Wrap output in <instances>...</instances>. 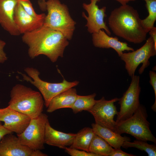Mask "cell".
Listing matches in <instances>:
<instances>
[{
    "mask_svg": "<svg viewBox=\"0 0 156 156\" xmlns=\"http://www.w3.org/2000/svg\"><path fill=\"white\" fill-rule=\"evenodd\" d=\"M10 96L8 107L31 119L37 117L42 113L44 101L40 92L18 84L12 87Z\"/></svg>",
    "mask_w": 156,
    "mask_h": 156,
    "instance_id": "3957f363",
    "label": "cell"
},
{
    "mask_svg": "<svg viewBox=\"0 0 156 156\" xmlns=\"http://www.w3.org/2000/svg\"><path fill=\"white\" fill-rule=\"evenodd\" d=\"M24 70L29 77L21 73L23 79L30 82L39 90L44 100V105L47 108L53 97L67 89L77 86L79 83L78 81L69 82L64 78L60 83H50L42 80L39 77L40 72L35 68L27 67L25 68Z\"/></svg>",
    "mask_w": 156,
    "mask_h": 156,
    "instance_id": "8992f818",
    "label": "cell"
},
{
    "mask_svg": "<svg viewBox=\"0 0 156 156\" xmlns=\"http://www.w3.org/2000/svg\"><path fill=\"white\" fill-rule=\"evenodd\" d=\"M46 15L41 14L38 17L27 14L18 2L14 10V19L16 26L20 34H24L35 30L43 25Z\"/></svg>",
    "mask_w": 156,
    "mask_h": 156,
    "instance_id": "5bb4252c",
    "label": "cell"
},
{
    "mask_svg": "<svg viewBox=\"0 0 156 156\" xmlns=\"http://www.w3.org/2000/svg\"><path fill=\"white\" fill-rule=\"evenodd\" d=\"M76 134L66 133L56 130L47 121L45 127L44 143L48 145L65 149L72 144Z\"/></svg>",
    "mask_w": 156,
    "mask_h": 156,
    "instance_id": "e0dca14e",
    "label": "cell"
},
{
    "mask_svg": "<svg viewBox=\"0 0 156 156\" xmlns=\"http://www.w3.org/2000/svg\"><path fill=\"white\" fill-rule=\"evenodd\" d=\"M131 77L129 86L118 101L120 109L116 115V122L131 117L140 105L139 101L141 91L140 77L134 75Z\"/></svg>",
    "mask_w": 156,
    "mask_h": 156,
    "instance_id": "9c48e42d",
    "label": "cell"
},
{
    "mask_svg": "<svg viewBox=\"0 0 156 156\" xmlns=\"http://www.w3.org/2000/svg\"><path fill=\"white\" fill-rule=\"evenodd\" d=\"M46 0H38V4L40 9L42 11L46 10Z\"/></svg>",
    "mask_w": 156,
    "mask_h": 156,
    "instance_id": "1f68e13d",
    "label": "cell"
},
{
    "mask_svg": "<svg viewBox=\"0 0 156 156\" xmlns=\"http://www.w3.org/2000/svg\"><path fill=\"white\" fill-rule=\"evenodd\" d=\"M94 133L101 137L115 149H120L124 142L130 141V138L120 134L95 123L91 125Z\"/></svg>",
    "mask_w": 156,
    "mask_h": 156,
    "instance_id": "d6986e66",
    "label": "cell"
},
{
    "mask_svg": "<svg viewBox=\"0 0 156 156\" xmlns=\"http://www.w3.org/2000/svg\"><path fill=\"white\" fill-rule=\"evenodd\" d=\"M148 15L145 19L141 20V25L147 33L154 27L156 20V0H144Z\"/></svg>",
    "mask_w": 156,
    "mask_h": 156,
    "instance_id": "603a6c76",
    "label": "cell"
},
{
    "mask_svg": "<svg viewBox=\"0 0 156 156\" xmlns=\"http://www.w3.org/2000/svg\"><path fill=\"white\" fill-rule=\"evenodd\" d=\"M95 93L87 96L77 95V98L71 109L73 112L77 114L83 110L89 112L93 107L97 101L95 98Z\"/></svg>",
    "mask_w": 156,
    "mask_h": 156,
    "instance_id": "7402d4cb",
    "label": "cell"
},
{
    "mask_svg": "<svg viewBox=\"0 0 156 156\" xmlns=\"http://www.w3.org/2000/svg\"><path fill=\"white\" fill-rule=\"evenodd\" d=\"M89 4L84 3L83 4V8L87 12V16L84 12L82 15L87 21L85 26L90 33L98 32L101 29H104L108 35H111V32L104 21V18L106 16L105 12L106 7H103L99 8L96 4L100 0H90Z\"/></svg>",
    "mask_w": 156,
    "mask_h": 156,
    "instance_id": "8fae6325",
    "label": "cell"
},
{
    "mask_svg": "<svg viewBox=\"0 0 156 156\" xmlns=\"http://www.w3.org/2000/svg\"><path fill=\"white\" fill-rule=\"evenodd\" d=\"M19 2L25 11L29 14L35 17L40 16L41 14H37L35 12L29 0H19Z\"/></svg>",
    "mask_w": 156,
    "mask_h": 156,
    "instance_id": "d4e9b609",
    "label": "cell"
},
{
    "mask_svg": "<svg viewBox=\"0 0 156 156\" xmlns=\"http://www.w3.org/2000/svg\"><path fill=\"white\" fill-rule=\"evenodd\" d=\"M95 134L92 128H83L76 134L70 147L89 152L90 143Z\"/></svg>",
    "mask_w": 156,
    "mask_h": 156,
    "instance_id": "ffe728a7",
    "label": "cell"
},
{
    "mask_svg": "<svg viewBox=\"0 0 156 156\" xmlns=\"http://www.w3.org/2000/svg\"><path fill=\"white\" fill-rule=\"evenodd\" d=\"M23 42L28 47L29 57L34 59L44 55L52 62L62 57L68 40L60 32L43 25L31 32L23 34Z\"/></svg>",
    "mask_w": 156,
    "mask_h": 156,
    "instance_id": "6da1fadb",
    "label": "cell"
},
{
    "mask_svg": "<svg viewBox=\"0 0 156 156\" xmlns=\"http://www.w3.org/2000/svg\"><path fill=\"white\" fill-rule=\"evenodd\" d=\"M77 95L75 88H71L63 91L51 99L47 107V112L51 113L61 108H71Z\"/></svg>",
    "mask_w": 156,
    "mask_h": 156,
    "instance_id": "ac0fdd59",
    "label": "cell"
},
{
    "mask_svg": "<svg viewBox=\"0 0 156 156\" xmlns=\"http://www.w3.org/2000/svg\"><path fill=\"white\" fill-rule=\"evenodd\" d=\"M149 34L153 39L155 47H156V27H153L149 31Z\"/></svg>",
    "mask_w": 156,
    "mask_h": 156,
    "instance_id": "4dcf8cb0",
    "label": "cell"
},
{
    "mask_svg": "<svg viewBox=\"0 0 156 156\" xmlns=\"http://www.w3.org/2000/svg\"><path fill=\"white\" fill-rule=\"evenodd\" d=\"M109 36L103 29L92 34V40L94 46L99 48H112L117 53L119 57L125 51L134 50L126 42L119 41L116 37H113Z\"/></svg>",
    "mask_w": 156,
    "mask_h": 156,
    "instance_id": "9a60e30c",
    "label": "cell"
},
{
    "mask_svg": "<svg viewBox=\"0 0 156 156\" xmlns=\"http://www.w3.org/2000/svg\"><path fill=\"white\" fill-rule=\"evenodd\" d=\"M156 55V47L150 36L139 49L131 52L123 53L119 57L125 62V68L129 75L131 77L135 75L136 69L141 63L142 64L138 72L139 74H142L150 64L149 59Z\"/></svg>",
    "mask_w": 156,
    "mask_h": 156,
    "instance_id": "52a82bcc",
    "label": "cell"
},
{
    "mask_svg": "<svg viewBox=\"0 0 156 156\" xmlns=\"http://www.w3.org/2000/svg\"><path fill=\"white\" fill-rule=\"evenodd\" d=\"M40 150H34L23 145L17 136L10 133L0 140V156H47Z\"/></svg>",
    "mask_w": 156,
    "mask_h": 156,
    "instance_id": "7c38bea8",
    "label": "cell"
},
{
    "mask_svg": "<svg viewBox=\"0 0 156 156\" xmlns=\"http://www.w3.org/2000/svg\"><path fill=\"white\" fill-rule=\"evenodd\" d=\"M46 4L47 14L43 25L60 32L70 40L76 23L71 17L67 6L59 0H48Z\"/></svg>",
    "mask_w": 156,
    "mask_h": 156,
    "instance_id": "277c9868",
    "label": "cell"
},
{
    "mask_svg": "<svg viewBox=\"0 0 156 156\" xmlns=\"http://www.w3.org/2000/svg\"><path fill=\"white\" fill-rule=\"evenodd\" d=\"M12 133L4 127L3 125L0 124V140L5 135Z\"/></svg>",
    "mask_w": 156,
    "mask_h": 156,
    "instance_id": "f546056e",
    "label": "cell"
},
{
    "mask_svg": "<svg viewBox=\"0 0 156 156\" xmlns=\"http://www.w3.org/2000/svg\"><path fill=\"white\" fill-rule=\"evenodd\" d=\"M31 118L28 116L8 107L0 108V122L5 128L17 135L21 134L29 125Z\"/></svg>",
    "mask_w": 156,
    "mask_h": 156,
    "instance_id": "4fadbf2b",
    "label": "cell"
},
{
    "mask_svg": "<svg viewBox=\"0 0 156 156\" xmlns=\"http://www.w3.org/2000/svg\"><path fill=\"white\" fill-rule=\"evenodd\" d=\"M124 148L134 147L146 152L148 156H156V146L155 145L148 144L146 141L136 140L133 142H124L122 146Z\"/></svg>",
    "mask_w": 156,
    "mask_h": 156,
    "instance_id": "cb8c5ba5",
    "label": "cell"
},
{
    "mask_svg": "<svg viewBox=\"0 0 156 156\" xmlns=\"http://www.w3.org/2000/svg\"><path fill=\"white\" fill-rule=\"evenodd\" d=\"M5 45V42L0 39V63H3L8 59L6 54L4 50Z\"/></svg>",
    "mask_w": 156,
    "mask_h": 156,
    "instance_id": "83f0119b",
    "label": "cell"
},
{
    "mask_svg": "<svg viewBox=\"0 0 156 156\" xmlns=\"http://www.w3.org/2000/svg\"><path fill=\"white\" fill-rule=\"evenodd\" d=\"M66 153L71 156H99L97 154L69 147L64 149Z\"/></svg>",
    "mask_w": 156,
    "mask_h": 156,
    "instance_id": "484cf974",
    "label": "cell"
},
{
    "mask_svg": "<svg viewBox=\"0 0 156 156\" xmlns=\"http://www.w3.org/2000/svg\"><path fill=\"white\" fill-rule=\"evenodd\" d=\"M48 120V116L42 113L31 119L24 131L17 135L21 142L33 150L44 149L46 125Z\"/></svg>",
    "mask_w": 156,
    "mask_h": 156,
    "instance_id": "ba28073f",
    "label": "cell"
},
{
    "mask_svg": "<svg viewBox=\"0 0 156 156\" xmlns=\"http://www.w3.org/2000/svg\"><path fill=\"white\" fill-rule=\"evenodd\" d=\"M137 11L127 4L115 8L108 18V24L116 36L135 44L146 40L147 33L143 28Z\"/></svg>",
    "mask_w": 156,
    "mask_h": 156,
    "instance_id": "7a4b0ae2",
    "label": "cell"
},
{
    "mask_svg": "<svg viewBox=\"0 0 156 156\" xmlns=\"http://www.w3.org/2000/svg\"><path fill=\"white\" fill-rule=\"evenodd\" d=\"M147 117L145 108L140 104L131 117L116 122V132L120 135L128 134L137 140L151 141L155 144L156 138L150 129Z\"/></svg>",
    "mask_w": 156,
    "mask_h": 156,
    "instance_id": "5b68a950",
    "label": "cell"
},
{
    "mask_svg": "<svg viewBox=\"0 0 156 156\" xmlns=\"http://www.w3.org/2000/svg\"><path fill=\"white\" fill-rule=\"evenodd\" d=\"M119 98H115L109 100L103 97L97 101L88 112L94 116L95 123L107 128L116 132V122L114 117L118 112L114 103Z\"/></svg>",
    "mask_w": 156,
    "mask_h": 156,
    "instance_id": "30bf717a",
    "label": "cell"
},
{
    "mask_svg": "<svg viewBox=\"0 0 156 156\" xmlns=\"http://www.w3.org/2000/svg\"><path fill=\"white\" fill-rule=\"evenodd\" d=\"M120 3L122 5H124L127 4L129 1H135L136 0H116Z\"/></svg>",
    "mask_w": 156,
    "mask_h": 156,
    "instance_id": "d6a6232c",
    "label": "cell"
},
{
    "mask_svg": "<svg viewBox=\"0 0 156 156\" xmlns=\"http://www.w3.org/2000/svg\"><path fill=\"white\" fill-rule=\"evenodd\" d=\"M149 83L153 87L155 95V101L154 103L151 107V109L153 111L156 112V73L155 71H150Z\"/></svg>",
    "mask_w": 156,
    "mask_h": 156,
    "instance_id": "4316f807",
    "label": "cell"
},
{
    "mask_svg": "<svg viewBox=\"0 0 156 156\" xmlns=\"http://www.w3.org/2000/svg\"><path fill=\"white\" fill-rule=\"evenodd\" d=\"M19 0H0V25L13 36L20 34L15 24L14 16L16 6Z\"/></svg>",
    "mask_w": 156,
    "mask_h": 156,
    "instance_id": "2e32d148",
    "label": "cell"
},
{
    "mask_svg": "<svg viewBox=\"0 0 156 156\" xmlns=\"http://www.w3.org/2000/svg\"><path fill=\"white\" fill-rule=\"evenodd\" d=\"M114 150L104 139L95 134L90 143L89 152L99 156H109Z\"/></svg>",
    "mask_w": 156,
    "mask_h": 156,
    "instance_id": "44dd1931",
    "label": "cell"
},
{
    "mask_svg": "<svg viewBox=\"0 0 156 156\" xmlns=\"http://www.w3.org/2000/svg\"><path fill=\"white\" fill-rule=\"evenodd\" d=\"M109 156H134V155L129 154L122 151L121 149H115Z\"/></svg>",
    "mask_w": 156,
    "mask_h": 156,
    "instance_id": "f1b7e54d",
    "label": "cell"
}]
</instances>
